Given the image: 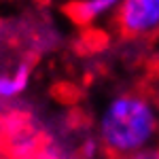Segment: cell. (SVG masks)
Instances as JSON below:
<instances>
[{
  "instance_id": "5",
  "label": "cell",
  "mask_w": 159,
  "mask_h": 159,
  "mask_svg": "<svg viewBox=\"0 0 159 159\" xmlns=\"http://www.w3.org/2000/svg\"><path fill=\"white\" fill-rule=\"evenodd\" d=\"M127 159H159V147L157 148H148V151H142V153H136Z\"/></svg>"
},
{
  "instance_id": "2",
  "label": "cell",
  "mask_w": 159,
  "mask_h": 159,
  "mask_svg": "<svg viewBox=\"0 0 159 159\" xmlns=\"http://www.w3.org/2000/svg\"><path fill=\"white\" fill-rule=\"evenodd\" d=\"M123 36L151 38L159 34V0H125L115 15Z\"/></svg>"
},
{
  "instance_id": "3",
  "label": "cell",
  "mask_w": 159,
  "mask_h": 159,
  "mask_svg": "<svg viewBox=\"0 0 159 159\" xmlns=\"http://www.w3.org/2000/svg\"><path fill=\"white\" fill-rule=\"evenodd\" d=\"M117 0H79L66 7V11L70 15L74 24L79 25H98L106 21L110 17H115L119 11Z\"/></svg>"
},
{
  "instance_id": "6",
  "label": "cell",
  "mask_w": 159,
  "mask_h": 159,
  "mask_svg": "<svg viewBox=\"0 0 159 159\" xmlns=\"http://www.w3.org/2000/svg\"><path fill=\"white\" fill-rule=\"evenodd\" d=\"M151 98L155 100V104H157V110H159V74L153 79V83H151Z\"/></svg>"
},
{
  "instance_id": "1",
  "label": "cell",
  "mask_w": 159,
  "mask_h": 159,
  "mask_svg": "<svg viewBox=\"0 0 159 159\" xmlns=\"http://www.w3.org/2000/svg\"><path fill=\"white\" fill-rule=\"evenodd\" d=\"M100 148L110 159H127L159 147V110L148 91L127 89L110 96L98 115Z\"/></svg>"
},
{
  "instance_id": "4",
  "label": "cell",
  "mask_w": 159,
  "mask_h": 159,
  "mask_svg": "<svg viewBox=\"0 0 159 159\" xmlns=\"http://www.w3.org/2000/svg\"><path fill=\"white\" fill-rule=\"evenodd\" d=\"M32 66L28 61L17 64L11 70H0V102H9L21 96L30 83Z\"/></svg>"
}]
</instances>
